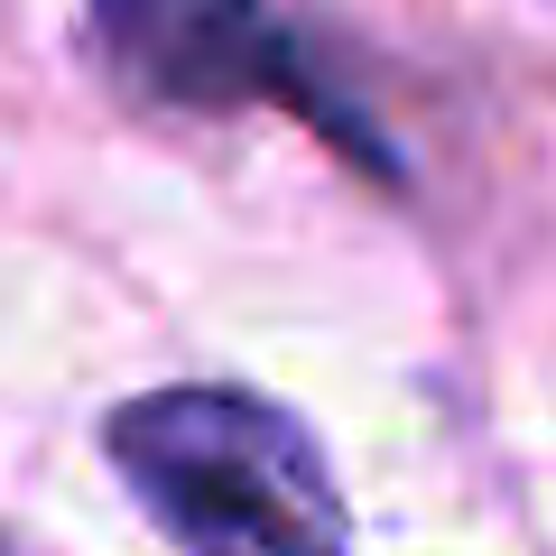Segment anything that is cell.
Instances as JSON below:
<instances>
[{"label": "cell", "instance_id": "obj_2", "mask_svg": "<svg viewBox=\"0 0 556 556\" xmlns=\"http://www.w3.org/2000/svg\"><path fill=\"white\" fill-rule=\"evenodd\" d=\"M84 10H93L112 65L159 102L232 112V102L288 84V47L260 0H84Z\"/></svg>", "mask_w": 556, "mask_h": 556}, {"label": "cell", "instance_id": "obj_1", "mask_svg": "<svg viewBox=\"0 0 556 556\" xmlns=\"http://www.w3.org/2000/svg\"><path fill=\"white\" fill-rule=\"evenodd\" d=\"M112 464L195 556H343V501L288 408L159 390L112 417Z\"/></svg>", "mask_w": 556, "mask_h": 556}]
</instances>
